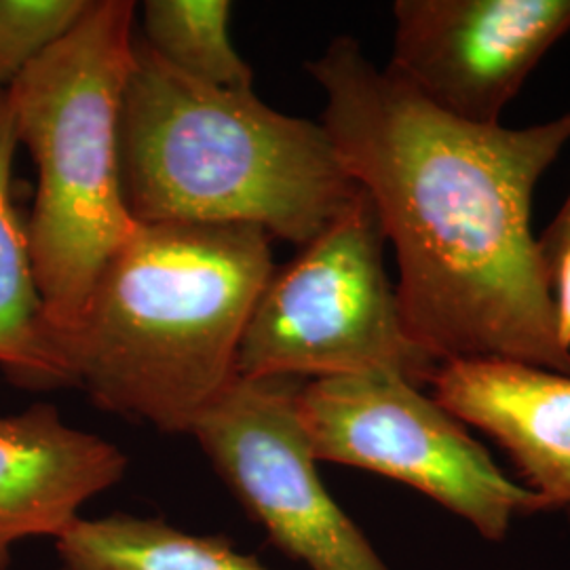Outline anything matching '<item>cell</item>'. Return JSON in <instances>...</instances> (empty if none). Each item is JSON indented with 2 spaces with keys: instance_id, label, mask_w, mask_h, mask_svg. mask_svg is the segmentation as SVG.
<instances>
[{
  "instance_id": "obj_1",
  "label": "cell",
  "mask_w": 570,
  "mask_h": 570,
  "mask_svg": "<svg viewBox=\"0 0 570 570\" xmlns=\"http://www.w3.org/2000/svg\"><path fill=\"white\" fill-rule=\"evenodd\" d=\"M306 70L326 94L322 125L395 247L410 338L438 364L503 360L570 376L530 228L534 186L570 140V112L527 129L454 119L351 37Z\"/></svg>"
},
{
  "instance_id": "obj_2",
  "label": "cell",
  "mask_w": 570,
  "mask_h": 570,
  "mask_svg": "<svg viewBox=\"0 0 570 570\" xmlns=\"http://www.w3.org/2000/svg\"><path fill=\"white\" fill-rule=\"evenodd\" d=\"M247 225L138 223L61 343L70 387L122 419L190 433L237 379L245 326L275 273Z\"/></svg>"
},
{
  "instance_id": "obj_3",
  "label": "cell",
  "mask_w": 570,
  "mask_h": 570,
  "mask_svg": "<svg viewBox=\"0 0 570 570\" xmlns=\"http://www.w3.org/2000/svg\"><path fill=\"white\" fill-rule=\"evenodd\" d=\"M121 178L136 223L256 226L301 247L362 190L324 125L254 89L190 79L140 37L122 94Z\"/></svg>"
},
{
  "instance_id": "obj_4",
  "label": "cell",
  "mask_w": 570,
  "mask_h": 570,
  "mask_svg": "<svg viewBox=\"0 0 570 570\" xmlns=\"http://www.w3.org/2000/svg\"><path fill=\"white\" fill-rule=\"evenodd\" d=\"M134 18L131 0H91L75 28L7 89L18 142L37 165L26 230L45 320L60 353L104 266L138 225L121 178Z\"/></svg>"
},
{
  "instance_id": "obj_5",
  "label": "cell",
  "mask_w": 570,
  "mask_h": 570,
  "mask_svg": "<svg viewBox=\"0 0 570 570\" xmlns=\"http://www.w3.org/2000/svg\"><path fill=\"white\" fill-rule=\"evenodd\" d=\"M385 233L364 190L284 268L245 326L239 379L400 374L429 385L440 364L407 334L385 268Z\"/></svg>"
},
{
  "instance_id": "obj_6",
  "label": "cell",
  "mask_w": 570,
  "mask_h": 570,
  "mask_svg": "<svg viewBox=\"0 0 570 570\" xmlns=\"http://www.w3.org/2000/svg\"><path fill=\"white\" fill-rule=\"evenodd\" d=\"M298 414L317 461L366 469L419 490L489 541L518 513L546 511L435 397L391 372L305 381Z\"/></svg>"
},
{
  "instance_id": "obj_7",
  "label": "cell",
  "mask_w": 570,
  "mask_h": 570,
  "mask_svg": "<svg viewBox=\"0 0 570 570\" xmlns=\"http://www.w3.org/2000/svg\"><path fill=\"white\" fill-rule=\"evenodd\" d=\"M301 379H235L190 429L249 518L308 570H389L327 492L301 414Z\"/></svg>"
},
{
  "instance_id": "obj_8",
  "label": "cell",
  "mask_w": 570,
  "mask_h": 570,
  "mask_svg": "<svg viewBox=\"0 0 570 570\" xmlns=\"http://www.w3.org/2000/svg\"><path fill=\"white\" fill-rule=\"evenodd\" d=\"M389 70L454 119L499 125L570 30V0H400Z\"/></svg>"
},
{
  "instance_id": "obj_9",
  "label": "cell",
  "mask_w": 570,
  "mask_h": 570,
  "mask_svg": "<svg viewBox=\"0 0 570 570\" xmlns=\"http://www.w3.org/2000/svg\"><path fill=\"white\" fill-rule=\"evenodd\" d=\"M127 463L119 446L68 425L51 404L0 414V570L11 569L21 541L70 529Z\"/></svg>"
},
{
  "instance_id": "obj_10",
  "label": "cell",
  "mask_w": 570,
  "mask_h": 570,
  "mask_svg": "<svg viewBox=\"0 0 570 570\" xmlns=\"http://www.w3.org/2000/svg\"><path fill=\"white\" fill-rule=\"evenodd\" d=\"M433 397L510 454L546 510L570 518V376L503 360L440 364Z\"/></svg>"
},
{
  "instance_id": "obj_11",
  "label": "cell",
  "mask_w": 570,
  "mask_h": 570,
  "mask_svg": "<svg viewBox=\"0 0 570 570\" xmlns=\"http://www.w3.org/2000/svg\"><path fill=\"white\" fill-rule=\"evenodd\" d=\"M18 144L7 91H0V370L20 387H70L60 345L45 320L26 220L13 202Z\"/></svg>"
},
{
  "instance_id": "obj_12",
  "label": "cell",
  "mask_w": 570,
  "mask_h": 570,
  "mask_svg": "<svg viewBox=\"0 0 570 570\" xmlns=\"http://www.w3.org/2000/svg\"><path fill=\"white\" fill-rule=\"evenodd\" d=\"M66 570H271L225 534H193L164 518H79L56 539Z\"/></svg>"
},
{
  "instance_id": "obj_13",
  "label": "cell",
  "mask_w": 570,
  "mask_h": 570,
  "mask_svg": "<svg viewBox=\"0 0 570 570\" xmlns=\"http://www.w3.org/2000/svg\"><path fill=\"white\" fill-rule=\"evenodd\" d=\"M140 37L161 60L197 81L252 89V68L233 47L226 0H146Z\"/></svg>"
},
{
  "instance_id": "obj_14",
  "label": "cell",
  "mask_w": 570,
  "mask_h": 570,
  "mask_svg": "<svg viewBox=\"0 0 570 570\" xmlns=\"http://www.w3.org/2000/svg\"><path fill=\"white\" fill-rule=\"evenodd\" d=\"M91 0H0V91L39 60L75 23Z\"/></svg>"
},
{
  "instance_id": "obj_15",
  "label": "cell",
  "mask_w": 570,
  "mask_h": 570,
  "mask_svg": "<svg viewBox=\"0 0 570 570\" xmlns=\"http://www.w3.org/2000/svg\"><path fill=\"white\" fill-rule=\"evenodd\" d=\"M551 296L556 308V327L564 348L570 351V245L553 266Z\"/></svg>"
},
{
  "instance_id": "obj_16",
  "label": "cell",
  "mask_w": 570,
  "mask_h": 570,
  "mask_svg": "<svg viewBox=\"0 0 570 570\" xmlns=\"http://www.w3.org/2000/svg\"><path fill=\"white\" fill-rule=\"evenodd\" d=\"M537 244H539V254H541L543 266H546V271L550 273L551 277L553 266L570 245V195L567 204L562 205V209L553 218V223L537 239Z\"/></svg>"
},
{
  "instance_id": "obj_17",
  "label": "cell",
  "mask_w": 570,
  "mask_h": 570,
  "mask_svg": "<svg viewBox=\"0 0 570 570\" xmlns=\"http://www.w3.org/2000/svg\"><path fill=\"white\" fill-rule=\"evenodd\" d=\"M58 570H66V569H61V567H60V569H58Z\"/></svg>"
}]
</instances>
